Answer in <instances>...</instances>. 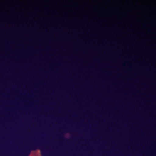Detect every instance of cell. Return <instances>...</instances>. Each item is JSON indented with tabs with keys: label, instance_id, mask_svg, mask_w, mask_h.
I'll list each match as a JSON object with an SVG mask.
<instances>
[{
	"label": "cell",
	"instance_id": "6da1fadb",
	"mask_svg": "<svg viewBox=\"0 0 156 156\" xmlns=\"http://www.w3.org/2000/svg\"><path fill=\"white\" fill-rule=\"evenodd\" d=\"M27 156H42V154L41 150L39 149H37L31 151Z\"/></svg>",
	"mask_w": 156,
	"mask_h": 156
}]
</instances>
